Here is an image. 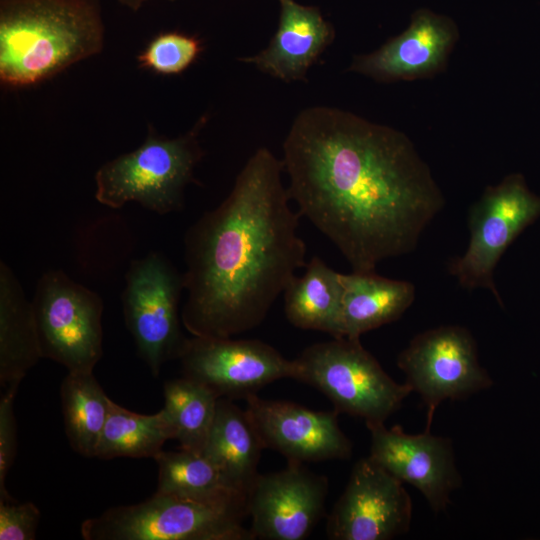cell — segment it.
Segmentation results:
<instances>
[{"label": "cell", "mask_w": 540, "mask_h": 540, "mask_svg": "<svg viewBox=\"0 0 540 540\" xmlns=\"http://www.w3.org/2000/svg\"><path fill=\"white\" fill-rule=\"evenodd\" d=\"M301 276H295L283 292L284 313L295 327L338 336L343 286L341 273L314 256Z\"/></svg>", "instance_id": "obj_21"}, {"label": "cell", "mask_w": 540, "mask_h": 540, "mask_svg": "<svg viewBox=\"0 0 540 540\" xmlns=\"http://www.w3.org/2000/svg\"><path fill=\"white\" fill-rule=\"evenodd\" d=\"M42 358L32 303L13 270L0 262V385L19 384Z\"/></svg>", "instance_id": "obj_19"}, {"label": "cell", "mask_w": 540, "mask_h": 540, "mask_svg": "<svg viewBox=\"0 0 540 540\" xmlns=\"http://www.w3.org/2000/svg\"><path fill=\"white\" fill-rule=\"evenodd\" d=\"M540 218V195L521 173H511L488 186L468 212L469 243L453 259L448 272L467 290H489L498 304L502 298L494 281L495 268L512 242Z\"/></svg>", "instance_id": "obj_7"}, {"label": "cell", "mask_w": 540, "mask_h": 540, "mask_svg": "<svg viewBox=\"0 0 540 540\" xmlns=\"http://www.w3.org/2000/svg\"><path fill=\"white\" fill-rule=\"evenodd\" d=\"M343 286L338 336L360 339L368 331L398 320L415 299V286L375 271L341 274Z\"/></svg>", "instance_id": "obj_18"}, {"label": "cell", "mask_w": 540, "mask_h": 540, "mask_svg": "<svg viewBox=\"0 0 540 540\" xmlns=\"http://www.w3.org/2000/svg\"><path fill=\"white\" fill-rule=\"evenodd\" d=\"M288 194L355 272L409 254L445 199L411 140L334 107L302 110L283 143Z\"/></svg>", "instance_id": "obj_1"}, {"label": "cell", "mask_w": 540, "mask_h": 540, "mask_svg": "<svg viewBox=\"0 0 540 540\" xmlns=\"http://www.w3.org/2000/svg\"><path fill=\"white\" fill-rule=\"evenodd\" d=\"M174 439V428L163 408L155 414H139L111 400L96 457L154 458Z\"/></svg>", "instance_id": "obj_24"}, {"label": "cell", "mask_w": 540, "mask_h": 540, "mask_svg": "<svg viewBox=\"0 0 540 540\" xmlns=\"http://www.w3.org/2000/svg\"><path fill=\"white\" fill-rule=\"evenodd\" d=\"M283 170L270 150L257 149L229 195L187 230L181 322L192 336L232 337L257 327L306 266Z\"/></svg>", "instance_id": "obj_2"}, {"label": "cell", "mask_w": 540, "mask_h": 540, "mask_svg": "<svg viewBox=\"0 0 540 540\" xmlns=\"http://www.w3.org/2000/svg\"><path fill=\"white\" fill-rule=\"evenodd\" d=\"M164 407L180 448L203 453L219 397L205 385L187 377L165 382Z\"/></svg>", "instance_id": "obj_25"}, {"label": "cell", "mask_w": 540, "mask_h": 540, "mask_svg": "<svg viewBox=\"0 0 540 540\" xmlns=\"http://www.w3.org/2000/svg\"><path fill=\"white\" fill-rule=\"evenodd\" d=\"M458 35L450 18L419 9L401 34L357 55L349 70L382 82L431 77L445 67Z\"/></svg>", "instance_id": "obj_16"}, {"label": "cell", "mask_w": 540, "mask_h": 540, "mask_svg": "<svg viewBox=\"0 0 540 540\" xmlns=\"http://www.w3.org/2000/svg\"><path fill=\"white\" fill-rule=\"evenodd\" d=\"M178 358L185 377L219 398H246L276 380L298 375L295 359H286L260 340L192 336L186 338Z\"/></svg>", "instance_id": "obj_11"}, {"label": "cell", "mask_w": 540, "mask_h": 540, "mask_svg": "<svg viewBox=\"0 0 540 540\" xmlns=\"http://www.w3.org/2000/svg\"><path fill=\"white\" fill-rule=\"evenodd\" d=\"M296 380L322 392L339 413L384 423L412 392L394 381L360 339L333 337L308 346L295 359Z\"/></svg>", "instance_id": "obj_6"}, {"label": "cell", "mask_w": 540, "mask_h": 540, "mask_svg": "<svg viewBox=\"0 0 540 540\" xmlns=\"http://www.w3.org/2000/svg\"><path fill=\"white\" fill-rule=\"evenodd\" d=\"M42 358L68 371H93L102 357V298L63 270L40 277L31 301Z\"/></svg>", "instance_id": "obj_8"}, {"label": "cell", "mask_w": 540, "mask_h": 540, "mask_svg": "<svg viewBox=\"0 0 540 540\" xmlns=\"http://www.w3.org/2000/svg\"><path fill=\"white\" fill-rule=\"evenodd\" d=\"M19 384L10 385L0 397V501L13 500L6 489L7 474L17 452V425L14 414V399Z\"/></svg>", "instance_id": "obj_27"}, {"label": "cell", "mask_w": 540, "mask_h": 540, "mask_svg": "<svg viewBox=\"0 0 540 540\" xmlns=\"http://www.w3.org/2000/svg\"><path fill=\"white\" fill-rule=\"evenodd\" d=\"M60 397L71 447L84 457H96L111 399L93 371H68L60 386Z\"/></svg>", "instance_id": "obj_23"}, {"label": "cell", "mask_w": 540, "mask_h": 540, "mask_svg": "<svg viewBox=\"0 0 540 540\" xmlns=\"http://www.w3.org/2000/svg\"><path fill=\"white\" fill-rule=\"evenodd\" d=\"M40 517L32 502L0 501V540H34Z\"/></svg>", "instance_id": "obj_28"}, {"label": "cell", "mask_w": 540, "mask_h": 540, "mask_svg": "<svg viewBox=\"0 0 540 540\" xmlns=\"http://www.w3.org/2000/svg\"><path fill=\"white\" fill-rule=\"evenodd\" d=\"M183 292V273L163 254L151 252L130 262L121 296L124 320L156 377L164 363L179 357L186 340L179 317Z\"/></svg>", "instance_id": "obj_9"}, {"label": "cell", "mask_w": 540, "mask_h": 540, "mask_svg": "<svg viewBox=\"0 0 540 540\" xmlns=\"http://www.w3.org/2000/svg\"><path fill=\"white\" fill-rule=\"evenodd\" d=\"M154 460L158 465L157 493L247 507V494L236 489L204 454L182 448L162 450Z\"/></svg>", "instance_id": "obj_22"}, {"label": "cell", "mask_w": 540, "mask_h": 540, "mask_svg": "<svg viewBox=\"0 0 540 540\" xmlns=\"http://www.w3.org/2000/svg\"><path fill=\"white\" fill-rule=\"evenodd\" d=\"M279 1L282 2V1H285V0H279Z\"/></svg>", "instance_id": "obj_30"}, {"label": "cell", "mask_w": 540, "mask_h": 540, "mask_svg": "<svg viewBox=\"0 0 540 540\" xmlns=\"http://www.w3.org/2000/svg\"><path fill=\"white\" fill-rule=\"evenodd\" d=\"M122 5L136 11L138 10L145 2L150 0H117ZM173 1V0H169Z\"/></svg>", "instance_id": "obj_29"}, {"label": "cell", "mask_w": 540, "mask_h": 540, "mask_svg": "<svg viewBox=\"0 0 540 540\" xmlns=\"http://www.w3.org/2000/svg\"><path fill=\"white\" fill-rule=\"evenodd\" d=\"M200 40L180 32L153 37L137 55L139 67L159 75H177L189 68L202 52Z\"/></svg>", "instance_id": "obj_26"}, {"label": "cell", "mask_w": 540, "mask_h": 540, "mask_svg": "<svg viewBox=\"0 0 540 540\" xmlns=\"http://www.w3.org/2000/svg\"><path fill=\"white\" fill-rule=\"evenodd\" d=\"M371 436L369 457L387 472L417 488L434 513L444 512L451 493L460 488L452 441L431 430L408 434L401 426L367 423Z\"/></svg>", "instance_id": "obj_14"}, {"label": "cell", "mask_w": 540, "mask_h": 540, "mask_svg": "<svg viewBox=\"0 0 540 540\" xmlns=\"http://www.w3.org/2000/svg\"><path fill=\"white\" fill-rule=\"evenodd\" d=\"M201 118L184 135L167 138L150 124L143 143L99 167L95 173V198L109 208L128 202L164 215L182 210L184 190L203 156L198 134Z\"/></svg>", "instance_id": "obj_4"}, {"label": "cell", "mask_w": 540, "mask_h": 540, "mask_svg": "<svg viewBox=\"0 0 540 540\" xmlns=\"http://www.w3.org/2000/svg\"><path fill=\"white\" fill-rule=\"evenodd\" d=\"M245 409L265 448L288 462L346 460L353 446L338 424L337 410L315 411L296 403L267 400L256 394L245 398Z\"/></svg>", "instance_id": "obj_15"}, {"label": "cell", "mask_w": 540, "mask_h": 540, "mask_svg": "<svg viewBox=\"0 0 540 540\" xmlns=\"http://www.w3.org/2000/svg\"><path fill=\"white\" fill-rule=\"evenodd\" d=\"M281 3L276 33L268 46L242 61L286 82L304 80L307 71L334 39V29L317 7L294 0Z\"/></svg>", "instance_id": "obj_17"}, {"label": "cell", "mask_w": 540, "mask_h": 540, "mask_svg": "<svg viewBox=\"0 0 540 540\" xmlns=\"http://www.w3.org/2000/svg\"><path fill=\"white\" fill-rule=\"evenodd\" d=\"M328 480L302 463L258 474L248 491L247 513L254 539L303 540L325 514Z\"/></svg>", "instance_id": "obj_13"}, {"label": "cell", "mask_w": 540, "mask_h": 540, "mask_svg": "<svg viewBox=\"0 0 540 540\" xmlns=\"http://www.w3.org/2000/svg\"><path fill=\"white\" fill-rule=\"evenodd\" d=\"M244 505L202 502L155 492L81 524L85 540H252Z\"/></svg>", "instance_id": "obj_5"}, {"label": "cell", "mask_w": 540, "mask_h": 540, "mask_svg": "<svg viewBox=\"0 0 540 540\" xmlns=\"http://www.w3.org/2000/svg\"><path fill=\"white\" fill-rule=\"evenodd\" d=\"M412 501L403 483L369 456L352 468L327 518L332 540H390L409 531Z\"/></svg>", "instance_id": "obj_12"}, {"label": "cell", "mask_w": 540, "mask_h": 540, "mask_svg": "<svg viewBox=\"0 0 540 540\" xmlns=\"http://www.w3.org/2000/svg\"><path fill=\"white\" fill-rule=\"evenodd\" d=\"M397 366L426 407V430H431L435 410L443 401L465 399L493 385L479 363L473 335L459 325L417 334L398 355Z\"/></svg>", "instance_id": "obj_10"}, {"label": "cell", "mask_w": 540, "mask_h": 540, "mask_svg": "<svg viewBox=\"0 0 540 540\" xmlns=\"http://www.w3.org/2000/svg\"><path fill=\"white\" fill-rule=\"evenodd\" d=\"M264 445L246 410L231 399L217 402L215 419L203 453L238 490L247 494L255 478Z\"/></svg>", "instance_id": "obj_20"}, {"label": "cell", "mask_w": 540, "mask_h": 540, "mask_svg": "<svg viewBox=\"0 0 540 540\" xmlns=\"http://www.w3.org/2000/svg\"><path fill=\"white\" fill-rule=\"evenodd\" d=\"M98 0H0V80L29 87L101 53Z\"/></svg>", "instance_id": "obj_3"}]
</instances>
